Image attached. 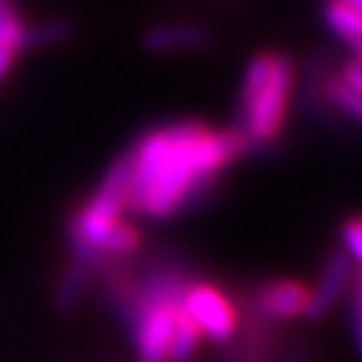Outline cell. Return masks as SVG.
<instances>
[{"mask_svg": "<svg viewBox=\"0 0 362 362\" xmlns=\"http://www.w3.org/2000/svg\"><path fill=\"white\" fill-rule=\"evenodd\" d=\"M136 247H139V234H136V229L131 224L119 221V224L108 232L106 242H103V255H129Z\"/></svg>", "mask_w": 362, "mask_h": 362, "instance_id": "obj_14", "label": "cell"}, {"mask_svg": "<svg viewBox=\"0 0 362 362\" xmlns=\"http://www.w3.org/2000/svg\"><path fill=\"white\" fill-rule=\"evenodd\" d=\"M129 194V158H116L103 174L101 184L71 224L74 262L93 267L103 257V242L108 232L121 221Z\"/></svg>", "mask_w": 362, "mask_h": 362, "instance_id": "obj_3", "label": "cell"}, {"mask_svg": "<svg viewBox=\"0 0 362 362\" xmlns=\"http://www.w3.org/2000/svg\"><path fill=\"white\" fill-rule=\"evenodd\" d=\"M76 28L68 18H45L40 23H23L18 51H38V48H53L74 38Z\"/></svg>", "mask_w": 362, "mask_h": 362, "instance_id": "obj_10", "label": "cell"}, {"mask_svg": "<svg viewBox=\"0 0 362 362\" xmlns=\"http://www.w3.org/2000/svg\"><path fill=\"white\" fill-rule=\"evenodd\" d=\"M352 282H355V262L345 252H337V255L329 257L317 284L312 289H307V320H320V317L327 315L345 297V292L352 287Z\"/></svg>", "mask_w": 362, "mask_h": 362, "instance_id": "obj_6", "label": "cell"}, {"mask_svg": "<svg viewBox=\"0 0 362 362\" xmlns=\"http://www.w3.org/2000/svg\"><path fill=\"white\" fill-rule=\"evenodd\" d=\"M339 237H342V252H345V255L357 264L360 257H362V224H360V219L355 216V219L347 221V224L342 226Z\"/></svg>", "mask_w": 362, "mask_h": 362, "instance_id": "obj_16", "label": "cell"}, {"mask_svg": "<svg viewBox=\"0 0 362 362\" xmlns=\"http://www.w3.org/2000/svg\"><path fill=\"white\" fill-rule=\"evenodd\" d=\"M90 267L81 264V262H74L68 267L66 274L61 277V284L56 289V305L58 310H71L76 307V302L81 300V294L86 289V282H88Z\"/></svg>", "mask_w": 362, "mask_h": 362, "instance_id": "obj_12", "label": "cell"}, {"mask_svg": "<svg viewBox=\"0 0 362 362\" xmlns=\"http://www.w3.org/2000/svg\"><path fill=\"white\" fill-rule=\"evenodd\" d=\"M294 86V63L287 53H257L247 63L239 90V134L247 144L277 139L284 126Z\"/></svg>", "mask_w": 362, "mask_h": 362, "instance_id": "obj_2", "label": "cell"}, {"mask_svg": "<svg viewBox=\"0 0 362 362\" xmlns=\"http://www.w3.org/2000/svg\"><path fill=\"white\" fill-rule=\"evenodd\" d=\"M345 3H352V6H360V0H345Z\"/></svg>", "mask_w": 362, "mask_h": 362, "instance_id": "obj_20", "label": "cell"}, {"mask_svg": "<svg viewBox=\"0 0 362 362\" xmlns=\"http://www.w3.org/2000/svg\"><path fill=\"white\" fill-rule=\"evenodd\" d=\"M214 35L199 23H161L141 35V43L151 53H179V51H202L211 45Z\"/></svg>", "mask_w": 362, "mask_h": 362, "instance_id": "obj_7", "label": "cell"}, {"mask_svg": "<svg viewBox=\"0 0 362 362\" xmlns=\"http://www.w3.org/2000/svg\"><path fill=\"white\" fill-rule=\"evenodd\" d=\"M23 21L18 16L13 0H0V43L11 45L13 51H18V38H21Z\"/></svg>", "mask_w": 362, "mask_h": 362, "instance_id": "obj_15", "label": "cell"}, {"mask_svg": "<svg viewBox=\"0 0 362 362\" xmlns=\"http://www.w3.org/2000/svg\"><path fill=\"white\" fill-rule=\"evenodd\" d=\"M179 302L199 334H206L214 342H226L237 329L234 307L211 284H192L181 292Z\"/></svg>", "mask_w": 362, "mask_h": 362, "instance_id": "obj_5", "label": "cell"}, {"mask_svg": "<svg viewBox=\"0 0 362 362\" xmlns=\"http://www.w3.org/2000/svg\"><path fill=\"white\" fill-rule=\"evenodd\" d=\"M13 58H16V51H13L11 45H3V43H0V81L6 78L8 71H11Z\"/></svg>", "mask_w": 362, "mask_h": 362, "instance_id": "obj_19", "label": "cell"}, {"mask_svg": "<svg viewBox=\"0 0 362 362\" xmlns=\"http://www.w3.org/2000/svg\"><path fill=\"white\" fill-rule=\"evenodd\" d=\"M339 78L345 81V83L350 86V88H355V90H360V93H362V63H360V58L352 56L350 63H347V66L342 68Z\"/></svg>", "mask_w": 362, "mask_h": 362, "instance_id": "obj_18", "label": "cell"}, {"mask_svg": "<svg viewBox=\"0 0 362 362\" xmlns=\"http://www.w3.org/2000/svg\"><path fill=\"white\" fill-rule=\"evenodd\" d=\"M259 307L272 320H289V317L305 315L307 307V289L297 282H274L262 289Z\"/></svg>", "mask_w": 362, "mask_h": 362, "instance_id": "obj_8", "label": "cell"}, {"mask_svg": "<svg viewBox=\"0 0 362 362\" xmlns=\"http://www.w3.org/2000/svg\"><path fill=\"white\" fill-rule=\"evenodd\" d=\"M322 21L347 48H352L357 56L362 45V16L360 6H352L345 0H327L322 8Z\"/></svg>", "mask_w": 362, "mask_h": 362, "instance_id": "obj_9", "label": "cell"}, {"mask_svg": "<svg viewBox=\"0 0 362 362\" xmlns=\"http://www.w3.org/2000/svg\"><path fill=\"white\" fill-rule=\"evenodd\" d=\"M199 339H202L199 329L194 327L192 320H189V317L184 315V310H181L179 320H176V327H174V332H171V339H169L166 362H187L189 357L197 352Z\"/></svg>", "mask_w": 362, "mask_h": 362, "instance_id": "obj_11", "label": "cell"}, {"mask_svg": "<svg viewBox=\"0 0 362 362\" xmlns=\"http://www.w3.org/2000/svg\"><path fill=\"white\" fill-rule=\"evenodd\" d=\"M360 284H357V279L352 282V297H350V327H352V339H355V345L360 347V327H362V317H360Z\"/></svg>", "mask_w": 362, "mask_h": 362, "instance_id": "obj_17", "label": "cell"}, {"mask_svg": "<svg viewBox=\"0 0 362 362\" xmlns=\"http://www.w3.org/2000/svg\"><path fill=\"white\" fill-rule=\"evenodd\" d=\"M247 146L239 131H211L197 121L148 131L126 153V209L153 221L169 219L194 202Z\"/></svg>", "mask_w": 362, "mask_h": 362, "instance_id": "obj_1", "label": "cell"}, {"mask_svg": "<svg viewBox=\"0 0 362 362\" xmlns=\"http://www.w3.org/2000/svg\"><path fill=\"white\" fill-rule=\"evenodd\" d=\"M181 292L174 287H158L144 297L134 322L136 352L141 362H166L171 332L181 315Z\"/></svg>", "mask_w": 362, "mask_h": 362, "instance_id": "obj_4", "label": "cell"}, {"mask_svg": "<svg viewBox=\"0 0 362 362\" xmlns=\"http://www.w3.org/2000/svg\"><path fill=\"white\" fill-rule=\"evenodd\" d=\"M327 98L332 106H337L342 113H347L352 121L360 119V90L350 88L339 76L327 83Z\"/></svg>", "mask_w": 362, "mask_h": 362, "instance_id": "obj_13", "label": "cell"}]
</instances>
